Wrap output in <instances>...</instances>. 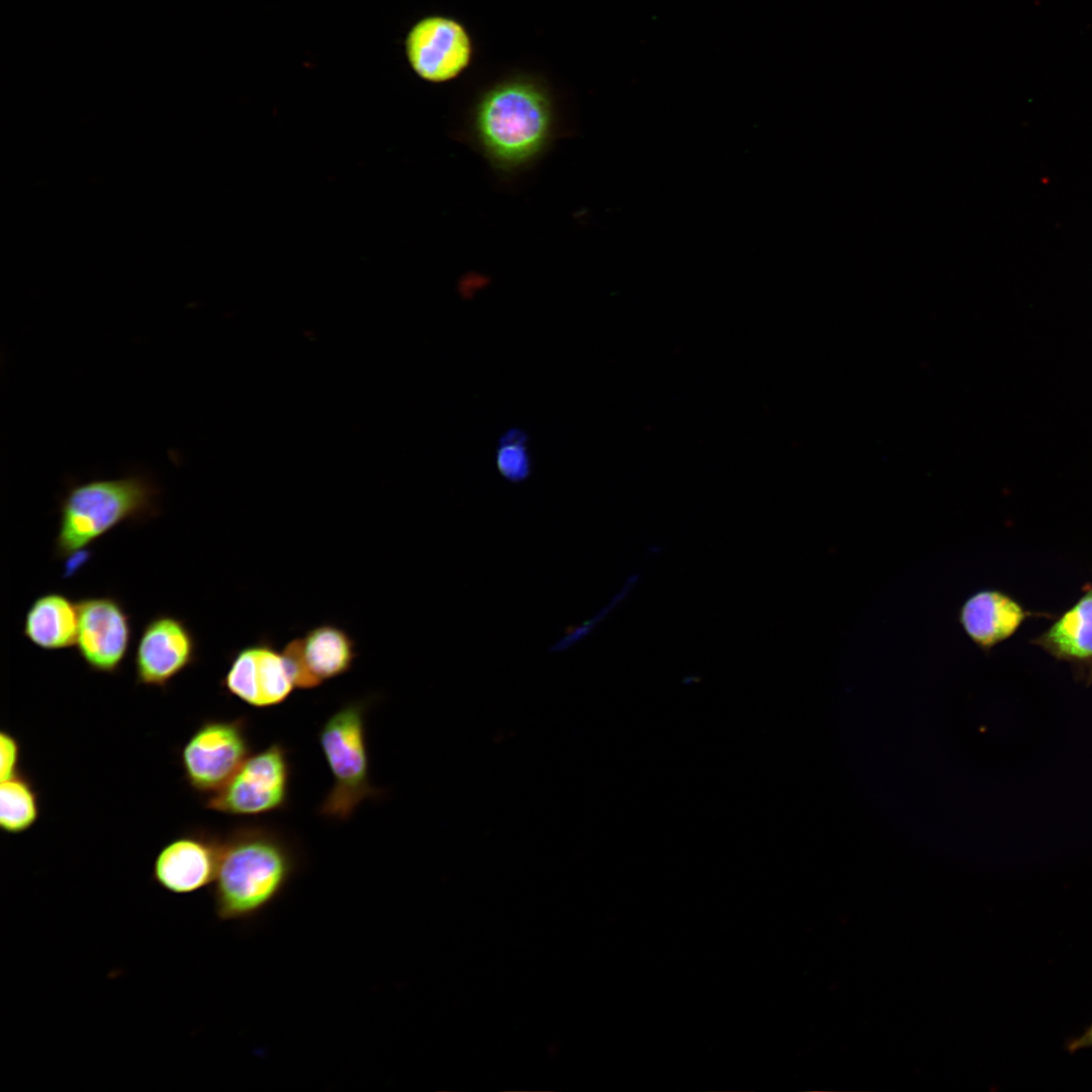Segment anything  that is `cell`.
I'll return each mask as SVG.
<instances>
[{"label":"cell","mask_w":1092,"mask_h":1092,"mask_svg":"<svg viewBox=\"0 0 1092 1092\" xmlns=\"http://www.w3.org/2000/svg\"><path fill=\"white\" fill-rule=\"evenodd\" d=\"M78 620L77 602L59 592L44 593L27 609L22 634L42 650L69 649L76 645Z\"/></svg>","instance_id":"cell-15"},{"label":"cell","mask_w":1092,"mask_h":1092,"mask_svg":"<svg viewBox=\"0 0 1092 1092\" xmlns=\"http://www.w3.org/2000/svg\"><path fill=\"white\" fill-rule=\"evenodd\" d=\"M556 131L548 92L524 78L487 89L474 105L469 123V136L479 153L506 175L525 170L540 159Z\"/></svg>","instance_id":"cell-1"},{"label":"cell","mask_w":1092,"mask_h":1092,"mask_svg":"<svg viewBox=\"0 0 1092 1092\" xmlns=\"http://www.w3.org/2000/svg\"><path fill=\"white\" fill-rule=\"evenodd\" d=\"M20 745L8 731L0 734V778L1 781L12 778L19 771Z\"/></svg>","instance_id":"cell-18"},{"label":"cell","mask_w":1092,"mask_h":1092,"mask_svg":"<svg viewBox=\"0 0 1092 1092\" xmlns=\"http://www.w3.org/2000/svg\"><path fill=\"white\" fill-rule=\"evenodd\" d=\"M369 702L342 706L324 723L318 743L333 777V785L318 807L327 819L346 821L366 799L378 797L369 779L366 715Z\"/></svg>","instance_id":"cell-4"},{"label":"cell","mask_w":1092,"mask_h":1092,"mask_svg":"<svg viewBox=\"0 0 1092 1092\" xmlns=\"http://www.w3.org/2000/svg\"><path fill=\"white\" fill-rule=\"evenodd\" d=\"M298 867V850L282 832L262 824L235 827L221 837L212 888L216 917L255 918L283 893Z\"/></svg>","instance_id":"cell-2"},{"label":"cell","mask_w":1092,"mask_h":1092,"mask_svg":"<svg viewBox=\"0 0 1092 1092\" xmlns=\"http://www.w3.org/2000/svg\"><path fill=\"white\" fill-rule=\"evenodd\" d=\"M529 440L528 432L516 426L507 429L496 441L495 467L502 477L511 483L524 482L532 475L533 460Z\"/></svg>","instance_id":"cell-17"},{"label":"cell","mask_w":1092,"mask_h":1092,"mask_svg":"<svg viewBox=\"0 0 1092 1092\" xmlns=\"http://www.w3.org/2000/svg\"><path fill=\"white\" fill-rule=\"evenodd\" d=\"M405 54L420 78L442 83L456 78L468 67L472 44L461 23L434 15L412 27L405 39Z\"/></svg>","instance_id":"cell-10"},{"label":"cell","mask_w":1092,"mask_h":1092,"mask_svg":"<svg viewBox=\"0 0 1092 1092\" xmlns=\"http://www.w3.org/2000/svg\"><path fill=\"white\" fill-rule=\"evenodd\" d=\"M295 688L314 689L348 672L357 657L356 642L343 628L323 623L282 650Z\"/></svg>","instance_id":"cell-11"},{"label":"cell","mask_w":1092,"mask_h":1092,"mask_svg":"<svg viewBox=\"0 0 1092 1092\" xmlns=\"http://www.w3.org/2000/svg\"><path fill=\"white\" fill-rule=\"evenodd\" d=\"M1066 1050L1075 1053L1083 1049H1092V1022L1078 1036L1071 1037L1066 1042Z\"/></svg>","instance_id":"cell-19"},{"label":"cell","mask_w":1092,"mask_h":1092,"mask_svg":"<svg viewBox=\"0 0 1092 1092\" xmlns=\"http://www.w3.org/2000/svg\"><path fill=\"white\" fill-rule=\"evenodd\" d=\"M38 816V794L28 777L18 772L1 781L0 826L3 831L22 833L36 822Z\"/></svg>","instance_id":"cell-16"},{"label":"cell","mask_w":1092,"mask_h":1092,"mask_svg":"<svg viewBox=\"0 0 1092 1092\" xmlns=\"http://www.w3.org/2000/svg\"><path fill=\"white\" fill-rule=\"evenodd\" d=\"M160 493L154 478L143 472L71 481L59 500L55 556L69 558L121 523H141L157 517Z\"/></svg>","instance_id":"cell-3"},{"label":"cell","mask_w":1092,"mask_h":1092,"mask_svg":"<svg viewBox=\"0 0 1092 1092\" xmlns=\"http://www.w3.org/2000/svg\"><path fill=\"white\" fill-rule=\"evenodd\" d=\"M221 836L192 830L168 842L157 854L153 880L175 895L195 893L213 884L220 859Z\"/></svg>","instance_id":"cell-12"},{"label":"cell","mask_w":1092,"mask_h":1092,"mask_svg":"<svg viewBox=\"0 0 1092 1092\" xmlns=\"http://www.w3.org/2000/svg\"><path fill=\"white\" fill-rule=\"evenodd\" d=\"M220 687L228 695L262 709L283 703L295 685L283 652L263 638L235 651Z\"/></svg>","instance_id":"cell-9"},{"label":"cell","mask_w":1092,"mask_h":1092,"mask_svg":"<svg viewBox=\"0 0 1092 1092\" xmlns=\"http://www.w3.org/2000/svg\"><path fill=\"white\" fill-rule=\"evenodd\" d=\"M245 717L204 720L181 750L187 784L206 797L219 790L251 754Z\"/></svg>","instance_id":"cell-6"},{"label":"cell","mask_w":1092,"mask_h":1092,"mask_svg":"<svg viewBox=\"0 0 1092 1092\" xmlns=\"http://www.w3.org/2000/svg\"><path fill=\"white\" fill-rule=\"evenodd\" d=\"M1016 600L998 589H981L969 597L959 611L967 636L985 652L1010 638L1028 617Z\"/></svg>","instance_id":"cell-14"},{"label":"cell","mask_w":1092,"mask_h":1092,"mask_svg":"<svg viewBox=\"0 0 1092 1092\" xmlns=\"http://www.w3.org/2000/svg\"><path fill=\"white\" fill-rule=\"evenodd\" d=\"M198 642L186 620L159 613L143 626L133 656L138 685L166 689L196 663Z\"/></svg>","instance_id":"cell-8"},{"label":"cell","mask_w":1092,"mask_h":1092,"mask_svg":"<svg viewBox=\"0 0 1092 1092\" xmlns=\"http://www.w3.org/2000/svg\"><path fill=\"white\" fill-rule=\"evenodd\" d=\"M1032 643L1072 665L1076 677L1092 684V582L1082 597Z\"/></svg>","instance_id":"cell-13"},{"label":"cell","mask_w":1092,"mask_h":1092,"mask_svg":"<svg viewBox=\"0 0 1092 1092\" xmlns=\"http://www.w3.org/2000/svg\"><path fill=\"white\" fill-rule=\"evenodd\" d=\"M291 768L281 743L250 754L219 790L205 798V808L235 816H258L283 809L289 797Z\"/></svg>","instance_id":"cell-5"},{"label":"cell","mask_w":1092,"mask_h":1092,"mask_svg":"<svg viewBox=\"0 0 1092 1092\" xmlns=\"http://www.w3.org/2000/svg\"><path fill=\"white\" fill-rule=\"evenodd\" d=\"M78 603L77 652L89 670L115 674L132 638L131 618L113 596L83 598Z\"/></svg>","instance_id":"cell-7"}]
</instances>
